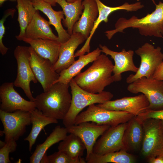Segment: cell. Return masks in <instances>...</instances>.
I'll return each instance as SVG.
<instances>
[{"instance_id": "obj_36", "label": "cell", "mask_w": 163, "mask_h": 163, "mask_svg": "<svg viewBox=\"0 0 163 163\" xmlns=\"http://www.w3.org/2000/svg\"><path fill=\"white\" fill-rule=\"evenodd\" d=\"M148 160L150 163H163V155L150 158Z\"/></svg>"}, {"instance_id": "obj_10", "label": "cell", "mask_w": 163, "mask_h": 163, "mask_svg": "<svg viewBox=\"0 0 163 163\" xmlns=\"http://www.w3.org/2000/svg\"><path fill=\"white\" fill-rule=\"evenodd\" d=\"M0 119L5 142L17 141L25 133L27 126L31 124L30 112L22 110L8 112L0 110Z\"/></svg>"}, {"instance_id": "obj_12", "label": "cell", "mask_w": 163, "mask_h": 163, "mask_svg": "<svg viewBox=\"0 0 163 163\" xmlns=\"http://www.w3.org/2000/svg\"><path fill=\"white\" fill-rule=\"evenodd\" d=\"M13 82H6L0 87V110L8 112L17 110L30 112L36 108L34 101L23 98L14 88Z\"/></svg>"}, {"instance_id": "obj_29", "label": "cell", "mask_w": 163, "mask_h": 163, "mask_svg": "<svg viewBox=\"0 0 163 163\" xmlns=\"http://www.w3.org/2000/svg\"><path fill=\"white\" fill-rule=\"evenodd\" d=\"M127 152L122 149L101 155H97L92 153L86 161L88 163H135L134 157Z\"/></svg>"}, {"instance_id": "obj_11", "label": "cell", "mask_w": 163, "mask_h": 163, "mask_svg": "<svg viewBox=\"0 0 163 163\" xmlns=\"http://www.w3.org/2000/svg\"><path fill=\"white\" fill-rule=\"evenodd\" d=\"M127 123L110 126L97 140L93 149V153L101 155L124 149L123 137Z\"/></svg>"}, {"instance_id": "obj_8", "label": "cell", "mask_w": 163, "mask_h": 163, "mask_svg": "<svg viewBox=\"0 0 163 163\" xmlns=\"http://www.w3.org/2000/svg\"><path fill=\"white\" fill-rule=\"evenodd\" d=\"M14 56L17 62V73L13 82L14 86L21 88L30 101H34L31 92L30 82L36 83L37 80L30 64V52L29 47L18 46L15 49Z\"/></svg>"}, {"instance_id": "obj_19", "label": "cell", "mask_w": 163, "mask_h": 163, "mask_svg": "<svg viewBox=\"0 0 163 163\" xmlns=\"http://www.w3.org/2000/svg\"><path fill=\"white\" fill-rule=\"evenodd\" d=\"M30 0L36 10L42 12L48 17L50 24L54 26L58 33L59 41L62 43L68 41L71 35L62 24L61 21L64 19L63 11L54 10L50 4L43 0Z\"/></svg>"}, {"instance_id": "obj_18", "label": "cell", "mask_w": 163, "mask_h": 163, "mask_svg": "<svg viewBox=\"0 0 163 163\" xmlns=\"http://www.w3.org/2000/svg\"><path fill=\"white\" fill-rule=\"evenodd\" d=\"M87 38L80 33H73L69 39L61 43L59 57L53 65V69L57 73L67 69L75 61V51L78 46Z\"/></svg>"}, {"instance_id": "obj_6", "label": "cell", "mask_w": 163, "mask_h": 163, "mask_svg": "<svg viewBox=\"0 0 163 163\" xmlns=\"http://www.w3.org/2000/svg\"><path fill=\"white\" fill-rule=\"evenodd\" d=\"M142 122L143 131L142 155L148 159L163 155V129L161 120L149 118Z\"/></svg>"}, {"instance_id": "obj_30", "label": "cell", "mask_w": 163, "mask_h": 163, "mask_svg": "<svg viewBox=\"0 0 163 163\" xmlns=\"http://www.w3.org/2000/svg\"><path fill=\"white\" fill-rule=\"evenodd\" d=\"M58 151L64 152L72 158L77 159L82 157L86 149L81 139L77 135L70 133L59 144Z\"/></svg>"}, {"instance_id": "obj_7", "label": "cell", "mask_w": 163, "mask_h": 163, "mask_svg": "<svg viewBox=\"0 0 163 163\" xmlns=\"http://www.w3.org/2000/svg\"><path fill=\"white\" fill-rule=\"evenodd\" d=\"M160 46L155 48L152 44L146 43L135 51L141 58V63L135 74L129 75L126 79L130 84L138 78L145 77H152L157 67L163 61V53Z\"/></svg>"}, {"instance_id": "obj_28", "label": "cell", "mask_w": 163, "mask_h": 163, "mask_svg": "<svg viewBox=\"0 0 163 163\" xmlns=\"http://www.w3.org/2000/svg\"><path fill=\"white\" fill-rule=\"evenodd\" d=\"M16 7L18 12V21L20 27V32L16 38L22 40L25 35L26 29L37 10L33 6L30 0H17Z\"/></svg>"}, {"instance_id": "obj_2", "label": "cell", "mask_w": 163, "mask_h": 163, "mask_svg": "<svg viewBox=\"0 0 163 163\" xmlns=\"http://www.w3.org/2000/svg\"><path fill=\"white\" fill-rule=\"evenodd\" d=\"M69 84L59 82L53 84L47 91L35 98L36 108L44 115L57 120H63L70 108L72 95Z\"/></svg>"}, {"instance_id": "obj_15", "label": "cell", "mask_w": 163, "mask_h": 163, "mask_svg": "<svg viewBox=\"0 0 163 163\" xmlns=\"http://www.w3.org/2000/svg\"><path fill=\"white\" fill-rule=\"evenodd\" d=\"M99 10L98 17L95 21L93 28L88 37L82 47L75 54V57L84 55L90 51V43L92 37L100 24L102 21L107 23L109 15L114 11L120 10H124L127 11H135L142 8L143 5L140 2L129 4L125 2L122 5L117 7H111L104 4L100 0H95Z\"/></svg>"}, {"instance_id": "obj_34", "label": "cell", "mask_w": 163, "mask_h": 163, "mask_svg": "<svg viewBox=\"0 0 163 163\" xmlns=\"http://www.w3.org/2000/svg\"><path fill=\"white\" fill-rule=\"evenodd\" d=\"M136 117L141 122L149 118L163 120V110H147Z\"/></svg>"}, {"instance_id": "obj_25", "label": "cell", "mask_w": 163, "mask_h": 163, "mask_svg": "<svg viewBox=\"0 0 163 163\" xmlns=\"http://www.w3.org/2000/svg\"><path fill=\"white\" fill-rule=\"evenodd\" d=\"M68 133L66 127L56 126L42 143L37 145L35 151L30 158V163H40L47 150L54 144L63 140Z\"/></svg>"}, {"instance_id": "obj_5", "label": "cell", "mask_w": 163, "mask_h": 163, "mask_svg": "<svg viewBox=\"0 0 163 163\" xmlns=\"http://www.w3.org/2000/svg\"><path fill=\"white\" fill-rule=\"evenodd\" d=\"M134 116L126 112L107 110L94 104L89 106L86 110L77 116L74 125L91 122L99 125L113 126L127 123Z\"/></svg>"}, {"instance_id": "obj_35", "label": "cell", "mask_w": 163, "mask_h": 163, "mask_svg": "<svg viewBox=\"0 0 163 163\" xmlns=\"http://www.w3.org/2000/svg\"><path fill=\"white\" fill-rule=\"evenodd\" d=\"M152 77L158 80L163 81V61L156 69Z\"/></svg>"}, {"instance_id": "obj_21", "label": "cell", "mask_w": 163, "mask_h": 163, "mask_svg": "<svg viewBox=\"0 0 163 163\" xmlns=\"http://www.w3.org/2000/svg\"><path fill=\"white\" fill-rule=\"evenodd\" d=\"M39 11L37 10L27 27L24 38L31 39L51 40L59 41L58 36L55 35L52 31L49 21L42 17Z\"/></svg>"}, {"instance_id": "obj_3", "label": "cell", "mask_w": 163, "mask_h": 163, "mask_svg": "<svg viewBox=\"0 0 163 163\" xmlns=\"http://www.w3.org/2000/svg\"><path fill=\"white\" fill-rule=\"evenodd\" d=\"M115 28L105 32L106 36L110 40L118 32L124 33L129 28L138 29L142 36L163 37V2H159L155 5V10L146 16L139 18L133 15L129 19L120 18L115 24Z\"/></svg>"}, {"instance_id": "obj_16", "label": "cell", "mask_w": 163, "mask_h": 163, "mask_svg": "<svg viewBox=\"0 0 163 163\" xmlns=\"http://www.w3.org/2000/svg\"><path fill=\"white\" fill-rule=\"evenodd\" d=\"M97 105L104 109L125 111L137 116L147 110L149 102L145 95L142 94L135 96L110 100Z\"/></svg>"}, {"instance_id": "obj_32", "label": "cell", "mask_w": 163, "mask_h": 163, "mask_svg": "<svg viewBox=\"0 0 163 163\" xmlns=\"http://www.w3.org/2000/svg\"><path fill=\"white\" fill-rule=\"evenodd\" d=\"M15 12L14 8H10L7 9L4 12V15L0 20V52L2 55H5L8 50L3 43L2 40L5 32V28L4 26V22L6 19L9 16H14Z\"/></svg>"}, {"instance_id": "obj_17", "label": "cell", "mask_w": 163, "mask_h": 163, "mask_svg": "<svg viewBox=\"0 0 163 163\" xmlns=\"http://www.w3.org/2000/svg\"><path fill=\"white\" fill-rule=\"evenodd\" d=\"M101 52L106 55L111 56L114 61L113 70L115 82H119L122 79L121 74L127 71L136 73L139 69L135 65L133 61L134 52L129 50L126 51L123 49L121 51L117 52L112 50L106 46L100 44Z\"/></svg>"}, {"instance_id": "obj_13", "label": "cell", "mask_w": 163, "mask_h": 163, "mask_svg": "<svg viewBox=\"0 0 163 163\" xmlns=\"http://www.w3.org/2000/svg\"><path fill=\"white\" fill-rule=\"evenodd\" d=\"M30 52V64L37 79L41 85L44 92L47 91L59 77V73L53 69L50 61L42 57L29 46Z\"/></svg>"}, {"instance_id": "obj_26", "label": "cell", "mask_w": 163, "mask_h": 163, "mask_svg": "<svg viewBox=\"0 0 163 163\" xmlns=\"http://www.w3.org/2000/svg\"><path fill=\"white\" fill-rule=\"evenodd\" d=\"M82 0H78L69 3L66 0H56V3L62 7L65 17L62 22L67 28V31L70 35L73 33L74 25L80 18L84 9Z\"/></svg>"}, {"instance_id": "obj_42", "label": "cell", "mask_w": 163, "mask_h": 163, "mask_svg": "<svg viewBox=\"0 0 163 163\" xmlns=\"http://www.w3.org/2000/svg\"></svg>"}, {"instance_id": "obj_20", "label": "cell", "mask_w": 163, "mask_h": 163, "mask_svg": "<svg viewBox=\"0 0 163 163\" xmlns=\"http://www.w3.org/2000/svg\"><path fill=\"white\" fill-rule=\"evenodd\" d=\"M82 13L73 27V33H80L87 39L93 28L99 15V10L95 0H83Z\"/></svg>"}, {"instance_id": "obj_41", "label": "cell", "mask_w": 163, "mask_h": 163, "mask_svg": "<svg viewBox=\"0 0 163 163\" xmlns=\"http://www.w3.org/2000/svg\"><path fill=\"white\" fill-rule=\"evenodd\" d=\"M161 124L162 125V128L163 129V120H161Z\"/></svg>"}, {"instance_id": "obj_22", "label": "cell", "mask_w": 163, "mask_h": 163, "mask_svg": "<svg viewBox=\"0 0 163 163\" xmlns=\"http://www.w3.org/2000/svg\"><path fill=\"white\" fill-rule=\"evenodd\" d=\"M22 41L29 44L37 54L42 57L49 60L53 65L58 60L61 44L59 41L25 38H24Z\"/></svg>"}, {"instance_id": "obj_1", "label": "cell", "mask_w": 163, "mask_h": 163, "mask_svg": "<svg viewBox=\"0 0 163 163\" xmlns=\"http://www.w3.org/2000/svg\"><path fill=\"white\" fill-rule=\"evenodd\" d=\"M113 67L112 61L107 55L101 54L89 67L73 78L77 84L85 91L99 93L115 82L112 75Z\"/></svg>"}, {"instance_id": "obj_39", "label": "cell", "mask_w": 163, "mask_h": 163, "mask_svg": "<svg viewBox=\"0 0 163 163\" xmlns=\"http://www.w3.org/2000/svg\"><path fill=\"white\" fill-rule=\"evenodd\" d=\"M6 142H3L1 140L0 141V148H2V147H3L6 144Z\"/></svg>"}, {"instance_id": "obj_33", "label": "cell", "mask_w": 163, "mask_h": 163, "mask_svg": "<svg viewBox=\"0 0 163 163\" xmlns=\"http://www.w3.org/2000/svg\"><path fill=\"white\" fill-rule=\"evenodd\" d=\"M5 145L0 149V163H10L9 154L16 149V141H11L6 142Z\"/></svg>"}, {"instance_id": "obj_24", "label": "cell", "mask_w": 163, "mask_h": 163, "mask_svg": "<svg viewBox=\"0 0 163 163\" xmlns=\"http://www.w3.org/2000/svg\"><path fill=\"white\" fill-rule=\"evenodd\" d=\"M101 49L97 47L86 55L79 56L77 60L59 73V78L54 84L58 82L69 84L71 80L80 72L83 68L90 63L93 62L101 54Z\"/></svg>"}, {"instance_id": "obj_31", "label": "cell", "mask_w": 163, "mask_h": 163, "mask_svg": "<svg viewBox=\"0 0 163 163\" xmlns=\"http://www.w3.org/2000/svg\"><path fill=\"white\" fill-rule=\"evenodd\" d=\"M40 163H86L84 158L75 159L65 152L58 151L53 154L47 156L46 153L43 157Z\"/></svg>"}, {"instance_id": "obj_23", "label": "cell", "mask_w": 163, "mask_h": 163, "mask_svg": "<svg viewBox=\"0 0 163 163\" xmlns=\"http://www.w3.org/2000/svg\"><path fill=\"white\" fill-rule=\"evenodd\" d=\"M143 137L142 122L134 116L127 123L123 137L124 149L136 151L142 146Z\"/></svg>"}, {"instance_id": "obj_14", "label": "cell", "mask_w": 163, "mask_h": 163, "mask_svg": "<svg viewBox=\"0 0 163 163\" xmlns=\"http://www.w3.org/2000/svg\"><path fill=\"white\" fill-rule=\"evenodd\" d=\"M110 127L92 122H86L66 128L68 133L77 135L84 143L87 151L86 160L93 153L94 146L98 138Z\"/></svg>"}, {"instance_id": "obj_9", "label": "cell", "mask_w": 163, "mask_h": 163, "mask_svg": "<svg viewBox=\"0 0 163 163\" xmlns=\"http://www.w3.org/2000/svg\"><path fill=\"white\" fill-rule=\"evenodd\" d=\"M130 92L145 95L149 102L148 110H157L163 107V81L152 77L138 79L127 87Z\"/></svg>"}, {"instance_id": "obj_40", "label": "cell", "mask_w": 163, "mask_h": 163, "mask_svg": "<svg viewBox=\"0 0 163 163\" xmlns=\"http://www.w3.org/2000/svg\"><path fill=\"white\" fill-rule=\"evenodd\" d=\"M78 0H66L69 3H73Z\"/></svg>"}, {"instance_id": "obj_37", "label": "cell", "mask_w": 163, "mask_h": 163, "mask_svg": "<svg viewBox=\"0 0 163 163\" xmlns=\"http://www.w3.org/2000/svg\"><path fill=\"white\" fill-rule=\"evenodd\" d=\"M45 2L50 4L53 6H55L56 5V0H43Z\"/></svg>"}, {"instance_id": "obj_4", "label": "cell", "mask_w": 163, "mask_h": 163, "mask_svg": "<svg viewBox=\"0 0 163 163\" xmlns=\"http://www.w3.org/2000/svg\"><path fill=\"white\" fill-rule=\"evenodd\" d=\"M71 90L72 100L70 108L63 120L67 128L74 124L76 117L85 107L96 103L102 104L111 100L113 94L108 91H103L93 94L83 90L72 78L69 83Z\"/></svg>"}, {"instance_id": "obj_27", "label": "cell", "mask_w": 163, "mask_h": 163, "mask_svg": "<svg viewBox=\"0 0 163 163\" xmlns=\"http://www.w3.org/2000/svg\"><path fill=\"white\" fill-rule=\"evenodd\" d=\"M30 112L32 127L30 133L24 140L28 142L29 149L30 152L41 130L47 125L51 123H57L58 121L57 120L45 116L37 108Z\"/></svg>"}, {"instance_id": "obj_38", "label": "cell", "mask_w": 163, "mask_h": 163, "mask_svg": "<svg viewBox=\"0 0 163 163\" xmlns=\"http://www.w3.org/2000/svg\"><path fill=\"white\" fill-rule=\"evenodd\" d=\"M7 0H9L11 1L12 2H17V0H0V6H2V5L3 4V3L5 2V1H7Z\"/></svg>"}]
</instances>
